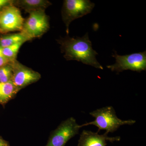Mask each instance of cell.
I'll use <instances>...</instances> for the list:
<instances>
[{
  "instance_id": "obj_17",
  "label": "cell",
  "mask_w": 146,
  "mask_h": 146,
  "mask_svg": "<svg viewBox=\"0 0 146 146\" xmlns=\"http://www.w3.org/2000/svg\"><path fill=\"white\" fill-rule=\"evenodd\" d=\"M0 146H10V145L8 141L4 140L0 136Z\"/></svg>"
},
{
  "instance_id": "obj_12",
  "label": "cell",
  "mask_w": 146,
  "mask_h": 146,
  "mask_svg": "<svg viewBox=\"0 0 146 146\" xmlns=\"http://www.w3.org/2000/svg\"><path fill=\"white\" fill-rule=\"evenodd\" d=\"M31 39L21 32L4 35L0 37V46L2 48L9 46L21 42H25Z\"/></svg>"
},
{
  "instance_id": "obj_3",
  "label": "cell",
  "mask_w": 146,
  "mask_h": 146,
  "mask_svg": "<svg viewBox=\"0 0 146 146\" xmlns=\"http://www.w3.org/2000/svg\"><path fill=\"white\" fill-rule=\"evenodd\" d=\"M112 56L116 59V63L107 66V68L112 72L116 71L119 74L127 70L139 73L146 71V51L123 56L118 55L115 51V54L112 55Z\"/></svg>"
},
{
  "instance_id": "obj_13",
  "label": "cell",
  "mask_w": 146,
  "mask_h": 146,
  "mask_svg": "<svg viewBox=\"0 0 146 146\" xmlns=\"http://www.w3.org/2000/svg\"><path fill=\"white\" fill-rule=\"evenodd\" d=\"M25 42H21L9 46L2 48L3 54L9 63L15 61L16 59L19 50Z\"/></svg>"
},
{
  "instance_id": "obj_6",
  "label": "cell",
  "mask_w": 146,
  "mask_h": 146,
  "mask_svg": "<svg viewBox=\"0 0 146 146\" xmlns=\"http://www.w3.org/2000/svg\"><path fill=\"white\" fill-rule=\"evenodd\" d=\"M80 128L74 118H68L51 132L46 146H65L70 139L78 134Z\"/></svg>"
},
{
  "instance_id": "obj_11",
  "label": "cell",
  "mask_w": 146,
  "mask_h": 146,
  "mask_svg": "<svg viewBox=\"0 0 146 146\" xmlns=\"http://www.w3.org/2000/svg\"><path fill=\"white\" fill-rule=\"evenodd\" d=\"M19 91L12 81L6 83L0 82V104L4 107Z\"/></svg>"
},
{
  "instance_id": "obj_15",
  "label": "cell",
  "mask_w": 146,
  "mask_h": 146,
  "mask_svg": "<svg viewBox=\"0 0 146 146\" xmlns=\"http://www.w3.org/2000/svg\"><path fill=\"white\" fill-rule=\"evenodd\" d=\"M9 63V61L3 54L2 48L0 46V68Z\"/></svg>"
},
{
  "instance_id": "obj_8",
  "label": "cell",
  "mask_w": 146,
  "mask_h": 146,
  "mask_svg": "<svg viewBox=\"0 0 146 146\" xmlns=\"http://www.w3.org/2000/svg\"><path fill=\"white\" fill-rule=\"evenodd\" d=\"M11 63L13 68L11 81L18 91L38 81L41 78V74L39 72L25 66L17 60Z\"/></svg>"
},
{
  "instance_id": "obj_2",
  "label": "cell",
  "mask_w": 146,
  "mask_h": 146,
  "mask_svg": "<svg viewBox=\"0 0 146 146\" xmlns=\"http://www.w3.org/2000/svg\"><path fill=\"white\" fill-rule=\"evenodd\" d=\"M89 114L95 118L93 121L86 123L81 125H94L98 128L97 132L105 130L108 133H113L121 126L132 125L136 123L135 120H122L119 119L116 115L115 110L111 106H106L94 110Z\"/></svg>"
},
{
  "instance_id": "obj_9",
  "label": "cell",
  "mask_w": 146,
  "mask_h": 146,
  "mask_svg": "<svg viewBox=\"0 0 146 146\" xmlns=\"http://www.w3.org/2000/svg\"><path fill=\"white\" fill-rule=\"evenodd\" d=\"M108 133L106 132L100 135L98 132L84 130L80 134L77 146H107V141L113 143L121 140L119 136L109 137Z\"/></svg>"
},
{
  "instance_id": "obj_16",
  "label": "cell",
  "mask_w": 146,
  "mask_h": 146,
  "mask_svg": "<svg viewBox=\"0 0 146 146\" xmlns=\"http://www.w3.org/2000/svg\"><path fill=\"white\" fill-rule=\"evenodd\" d=\"M13 0H0V11L6 6L13 4Z\"/></svg>"
},
{
  "instance_id": "obj_5",
  "label": "cell",
  "mask_w": 146,
  "mask_h": 146,
  "mask_svg": "<svg viewBox=\"0 0 146 146\" xmlns=\"http://www.w3.org/2000/svg\"><path fill=\"white\" fill-rule=\"evenodd\" d=\"M45 11H36L29 13L28 18L24 21L21 32L31 40L42 36L49 29L48 16Z\"/></svg>"
},
{
  "instance_id": "obj_1",
  "label": "cell",
  "mask_w": 146,
  "mask_h": 146,
  "mask_svg": "<svg viewBox=\"0 0 146 146\" xmlns=\"http://www.w3.org/2000/svg\"><path fill=\"white\" fill-rule=\"evenodd\" d=\"M61 44V52L67 60H75L98 69L103 70L98 62L96 56L98 54L93 49L88 33L82 37H70L58 40Z\"/></svg>"
},
{
  "instance_id": "obj_7",
  "label": "cell",
  "mask_w": 146,
  "mask_h": 146,
  "mask_svg": "<svg viewBox=\"0 0 146 146\" xmlns=\"http://www.w3.org/2000/svg\"><path fill=\"white\" fill-rule=\"evenodd\" d=\"M24 21L19 8L13 4L6 6L0 11V33L21 32Z\"/></svg>"
},
{
  "instance_id": "obj_4",
  "label": "cell",
  "mask_w": 146,
  "mask_h": 146,
  "mask_svg": "<svg viewBox=\"0 0 146 146\" xmlns=\"http://www.w3.org/2000/svg\"><path fill=\"white\" fill-rule=\"evenodd\" d=\"M95 4L89 0H65L61 10L62 19L69 33L71 22L91 13Z\"/></svg>"
},
{
  "instance_id": "obj_10",
  "label": "cell",
  "mask_w": 146,
  "mask_h": 146,
  "mask_svg": "<svg viewBox=\"0 0 146 146\" xmlns=\"http://www.w3.org/2000/svg\"><path fill=\"white\" fill-rule=\"evenodd\" d=\"M13 5L30 13L36 11L45 10L52 4L47 0H13Z\"/></svg>"
},
{
  "instance_id": "obj_14",
  "label": "cell",
  "mask_w": 146,
  "mask_h": 146,
  "mask_svg": "<svg viewBox=\"0 0 146 146\" xmlns=\"http://www.w3.org/2000/svg\"><path fill=\"white\" fill-rule=\"evenodd\" d=\"M13 68L11 63L0 68V82L6 83L12 81Z\"/></svg>"
}]
</instances>
